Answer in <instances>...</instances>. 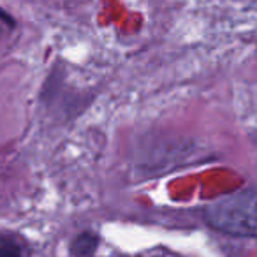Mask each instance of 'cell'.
<instances>
[{"instance_id":"1","label":"cell","mask_w":257,"mask_h":257,"mask_svg":"<svg viewBox=\"0 0 257 257\" xmlns=\"http://www.w3.org/2000/svg\"><path fill=\"white\" fill-rule=\"evenodd\" d=\"M204 220L225 234L257 238V196L234 192L220 197L204 208Z\"/></svg>"},{"instance_id":"2","label":"cell","mask_w":257,"mask_h":257,"mask_svg":"<svg viewBox=\"0 0 257 257\" xmlns=\"http://www.w3.org/2000/svg\"><path fill=\"white\" fill-rule=\"evenodd\" d=\"M99 246V236L92 231H83L71 243V253L74 257H93Z\"/></svg>"},{"instance_id":"3","label":"cell","mask_w":257,"mask_h":257,"mask_svg":"<svg viewBox=\"0 0 257 257\" xmlns=\"http://www.w3.org/2000/svg\"><path fill=\"white\" fill-rule=\"evenodd\" d=\"M22 243L8 232H0V257H22Z\"/></svg>"}]
</instances>
